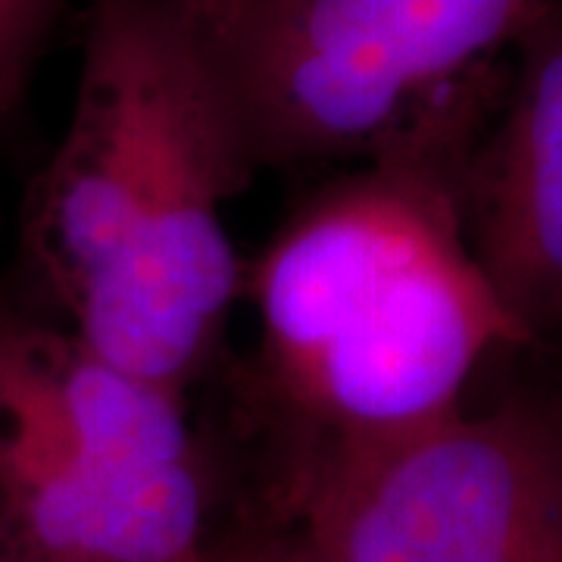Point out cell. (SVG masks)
<instances>
[{
  "label": "cell",
  "instance_id": "1",
  "mask_svg": "<svg viewBox=\"0 0 562 562\" xmlns=\"http://www.w3.org/2000/svg\"><path fill=\"white\" fill-rule=\"evenodd\" d=\"M494 63L422 106L369 157L313 184L244 260L250 401L272 482L457 416L475 369L531 335L472 257L462 179L497 116Z\"/></svg>",
  "mask_w": 562,
  "mask_h": 562
},
{
  "label": "cell",
  "instance_id": "8",
  "mask_svg": "<svg viewBox=\"0 0 562 562\" xmlns=\"http://www.w3.org/2000/svg\"><path fill=\"white\" fill-rule=\"evenodd\" d=\"M203 562H344L338 553L322 547L316 538L294 525H281L272 531L241 535L210 541Z\"/></svg>",
  "mask_w": 562,
  "mask_h": 562
},
{
  "label": "cell",
  "instance_id": "5",
  "mask_svg": "<svg viewBox=\"0 0 562 562\" xmlns=\"http://www.w3.org/2000/svg\"><path fill=\"white\" fill-rule=\"evenodd\" d=\"M206 465H135L69 441L0 372V519L22 562H203Z\"/></svg>",
  "mask_w": 562,
  "mask_h": 562
},
{
  "label": "cell",
  "instance_id": "3",
  "mask_svg": "<svg viewBox=\"0 0 562 562\" xmlns=\"http://www.w3.org/2000/svg\"><path fill=\"white\" fill-rule=\"evenodd\" d=\"M254 176L369 160L547 0H176Z\"/></svg>",
  "mask_w": 562,
  "mask_h": 562
},
{
  "label": "cell",
  "instance_id": "4",
  "mask_svg": "<svg viewBox=\"0 0 562 562\" xmlns=\"http://www.w3.org/2000/svg\"><path fill=\"white\" fill-rule=\"evenodd\" d=\"M269 509L344 562H562V397L301 465L269 482Z\"/></svg>",
  "mask_w": 562,
  "mask_h": 562
},
{
  "label": "cell",
  "instance_id": "7",
  "mask_svg": "<svg viewBox=\"0 0 562 562\" xmlns=\"http://www.w3.org/2000/svg\"><path fill=\"white\" fill-rule=\"evenodd\" d=\"M66 3L69 0H0V120L20 103Z\"/></svg>",
  "mask_w": 562,
  "mask_h": 562
},
{
  "label": "cell",
  "instance_id": "2",
  "mask_svg": "<svg viewBox=\"0 0 562 562\" xmlns=\"http://www.w3.org/2000/svg\"><path fill=\"white\" fill-rule=\"evenodd\" d=\"M254 179L179 3L88 0L72 113L25 203V254L66 328L188 394L241 303L222 206Z\"/></svg>",
  "mask_w": 562,
  "mask_h": 562
},
{
  "label": "cell",
  "instance_id": "6",
  "mask_svg": "<svg viewBox=\"0 0 562 562\" xmlns=\"http://www.w3.org/2000/svg\"><path fill=\"white\" fill-rule=\"evenodd\" d=\"M516 69L462 179L472 257L531 341L562 325V0L513 44Z\"/></svg>",
  "mask_w": 562,
  "mask_h": 562
},
{
  "label": "cell",
  "instance_id": "9",
  "mask_svg": "<svg viewBox=\"0 0 562 562\" xmlns=\"http://www.w3.org/2000/svg\"><path fill=\"white\" fill-rule=\"evenodd\" d=\"M0 562H22L20 550H16L13 538H10V531H7L3 519H0Z\"/></svg>",
  "mask_w": 562,
  "mask_h": 562
}]
</instances>
